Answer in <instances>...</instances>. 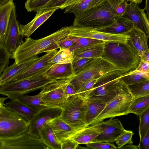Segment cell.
Wrapping results in <instances>:
<instances>
[{"label":"cell","mask_w":149,"mask_h":149,"mask_svg":"<svg viewBox=\"0 0 149 149\" xmlns=\"http://www.w3.org/2000/svg\"><path fill=\"white\" fill-rule=\"evenodd\" d=\"M60 116L49 121L47 124L58 139L62 142L70 138L78 131L64 121Z\"/></svg>","instance_id":"20"},{"label":"cell","mask_w":149,"mask_h":149,"mask_svg":"<svg viewBox=\"0 0 149 149\" xmlns=\"http://www.w3.org/2000/svg\"><path fill=\"white\" fill-rule=\"evenodd\" d=\"M57 52V50L55 49L46 52V53L45 55L40 57L38 59L23 72L15 76L11 81L32 76L45 68L52 65L53 64L48 63V61L55 55Z\"/></svg>","instance_id":"18"},{"label":"cell","mask_w":149,"mask_h":149,"mask_svg":"<svg viewBox=\"0 0 149 149\" xmlns=\"http://www.w3.org/2000/svg\"><path fill=\"white\" fill-rule=\"evenodd\" d=\"M17 99L20 101L39 110L45 107L43 105L38 94L32 96L24 95Z\"/></svg>","instance_id":"36"},{"label":"cell","mask_w":149,"mask_h":149,"mask_svg":"<svg viewBox=\"0 0 149 149\" xmlns=\"http://www.w3.org/2000/svg\"><path fill=\"white\" fill-rule=\"evenodd\" d=\"M105 0H95L93 7L100 4Z\"/></svg>","instance_id":"57"},{"label":"cell","mask_w":149,"mask_h":149,"mask_svg":"<svg viewBox=\"0 0 149 149\" xmlns=\"http://www.w3.org/2000/svg\"><path fill=\"white\" fill-rule=\"evenodd\" d=\"M21 36L15 6L10 15L3 46L10 56L22 42Z\"/></svg>","instance_id":"14"},{"label":"cell","mask_w":149,"mask_h":149,"mask_svg":"<svg viewBox=\"0 0 149 149\" xmlns=\"http://www.w3.org/2000/svg\"><path fill=\"white\" fill-rule=\"evenodd\" d=\"M139 131L140 139L149 129V107L139 116Z\"/></svg>","instance_id":"40"},{"label":"cell","mask_w":149,"mask_h":149,"mask_svg":"<svg viewBox=\"0 0 149 149\" xmlns=\"http://www.w3.org/2000/svg\"><path fill=\"white\" fill-rule=\"evenodd\" d=\"M70 33L69 26L63 27L44 38L34 40L27 38L22 41L16 51L10 56L18 64L37 56L49 46L62 39Z\"/></svg>","instance_id":"2"},{"label":"cell","mask_w":149,"mask_h":149,"mask_svg":"<svg viewBox=\"0 0 149 149\" xmlns=\"http://www.w3.org/2000/svg\"><path fill=\"white\" fill-rule=\"evenodd\" d=\"M74 59V52L69 49H60L48 63L52 64L71 63Z\"/></svg>","instance_id":"32"},{"label":"cell","mask_w":149,"mask_h":149,"mask_svg":"<svg viewBox=\"0 0 149 149\" xmlns=\"http://www.w3.org/2000/svg\"><path fill=\"white\" fill-rule=\"evenodd\" d=\"M81 0H67L65 4L60 8L63 10L66 7L71 6L78 3Z\"/></svg>","instance_id":"51"},{"label":"cell","mask_w":149,"mask_h":149,"mask_svg":"<svg viewBox=\"0 0 149 149\" xmlns=\"http://www.w3.org/2000/svg\"><path fill=\"white\" fill-rule=\"evenodd\" d=\"M70 79H57L42 88L38 94L45 107L62 108L68 98L65 88Z\"/></svg>","instance_id":"9"},{"label":"cell","mask_w":149,"mask_h":149,"mask_svg":"<svg viewBox=\"0 0 149 149\" xmlns=\"http://www.w3.org/2000/svg\"><path fill=\"white\" fill-rule=\"evenodd\" d=\"M134 98L149 95V80L127 86Z\"/></svg>","instance_id":"33"},{"label":"cell","mask_w":149,"mask_h":149,"mask_svg":"<svg viewBox=\"0 0 149 149\" xmlns=\"http://www.w3.org/2000/svg\"><path fill=\"white\" fill-rule=\"evenodd\" d=\"M86 148L113 149L118 148L113 143L105 142H94L85 144Z\"/></svg>","instance_id":"45"},{"label":"cell","mask_w":149,"mask_h":149,"mask_svg":"<svg viewBox=\"0 0 149 149\" xmlns=\"http://www.w3.org/2000/svg\"><path fill=\"white\" fill-rule=\"evenodd\" d=\"M39 139L47 149H61V142L48 124L40 133Z\"/></svg>","instance_id":"29"},{"label":"cell","mask_w":149,"mask_h":149,"mask_svg":"<svg viewBox=\"0 0 149 149\" xmlns=\"http://www.w3.org/2000/svg\"><path fill=\"white\" fill-rule=\"evenodd\" d=\"M86 102V123L89 126L91 122L102 112L107 103L101 101L88 98Z\"/></svg>","instance_id":"28"},{"label":"cell","mask_w":149,"mask_h":149,"mask_svg":"<svg viewBox=\"0 0 149 149\" xmlns=\"http://www.w3.org/2000/svg\"><path fill=\"white\" fill-rule=\"evenodd\" d=\"M116 70H118L115 67L101 57L95 58L84 70L71 78L70 83L74 86L77 90L82 84L97 79L108 72Z\"/></svg>","instance_id":"10"},{"label":"cell","mask_w":149,"mask_h":149,"mask_svg":"<svg viewBox=\"0 0 149 149\" xmlns=\"http://www.w3.org/2000/svg\"><path fill=\"white\" fill-rule=\"evenodd\" d=\"M52 0H27L25 3V8L29 12H36L43 8Z\"/></svg>","instance_id":"39"},{"label":"cell","mask_w":149,"mask_h":149,"mask_svg":"<svg viewBox=\"0 0 149 149\" xmlns=\"http://www.w3.org/2000/svg\"><path fill=\"white\" fill-rule=\"evenodd\" d=\"M144 10V9H141L139 7L138 4L131 2L128 3L126 10L123 16L133 22L134 26L138 27L149 36V17Z\"/></svg>","instance_id":"16"},{"label":"cell","mask_w":149,"mask_h":149,"mask_svg":"<svg viewBox=\"0 0 149 149\" xmlns=\"http://www.w3.org/2000/svg\"><path fill=\"white\" fill-rule=\"evenodd\" d=\"M8 98L7 97H0V107L3 106L4 105V102Z\"/></svg>","instance_id":"55"},{"label":"cell","mask_w":149,"mask_h":149,"mask_svg":"<svg viewBox=\"0 0 149 149\" xmlns=\"http://www.w3.org/2000/svg\"><path fill=\"white\" fill-rule=\"evenodd\" d=\"M65 92L68 97L77 94V91L75 88L70 83V81L66 86Z\"/></svg>","instance_id":"50"},{"label":"cell","mask_w":149,"mask_h":149,"mask_svg":"<svg viewBox=\"0 0 149 149\" xmlns=\"http://www.w3.org/2000/svg\"><path fill=\"white\" fill-rule=\"evenodd\" d=\"M120 16L106 1L75 17L72 26L96 29L107 26Z\"/></svg>","instance_id":"4"},{"label":"cell","mask_w":149,"mask_h":149,"mask_svg":"<svg viewBox=\"0 0 149 149\" xmlns=\"http://www.w3.org/2000/svg\"><path fill=\"white\" fill-rule=\"evenodd\" d=\"M129 36L127 42L136 49L140 56L144 52L149 51L148 45L149 36L136 26L127 34Z\"/></svg>","instance_id":"21"},{"label":"cell","mask_w":149,"mask_h":149,"mask_svg":"<svg viewBox=\"0 0 149 149\" xmlns=\"http://www.w3.org/2000/svg\"><path fill=\"white\" fill-rule=\"evenodd\" d=\"M10 55L3 46H0V76L8 66Z\"/></svg>","instance_id":"44"},{"label":"cell","mask_w":149,"mask_h":149,"mask_svg":"<svg viewBox=\"0 0 149 149\" xmlns=\"http://www.w3.org/2000/svg\"><path fill=\"white\" fill-rule=\"evenodd\" d=\"M62 119L79 131L87 126L86 123V102L77 94L68 97L61 108Z\"/></svg>","instance_id":"6"},{"label":"cell","mask_w":149,"mask_h":149,"mask_svg":"<svg viewBox=\"0 0 149 149\" xmlns=\"http://www.w3.org/2000/svg\"><path fill=\"white\" fill-rule=\"evenodd\" d=\"M15 6L13 1H10L0 7V46H3L10 15Z\"/></svg>","instance_id":"27"},{"label":"cell","mask_w":149,"mask_h":149,"mask_svg":"<svg viewBox=\"0 0 149 149\" xmlns=\"http://www.w3.org/2000/svg\"><path fill=\"white\" fill-rule=\"evenodd\" d=\"M95 0H81L78 3L65 8V13H73L77 17L81 13L93 7Z\"/></svg>","instance_id":"34"},{"label":"cell","mask_w":149,"mask_h":149,"mask_svg":"<svg viewBox=\"0 0 149 149\" xmlns=\"http://www.w3.org/2000/svg\"><path fill=\"white\" fill-rule=\"evenodd\" d=\"M99 123L101 132L93 142L113 143L124 129L123 124L118 119L111 118L108 120Z\"/></svg>","instance_id":"15"},{"label":"cell","mask_w":149,"mask_h":149,"mask_svg":"<svg viewBox=\"0 0 149 149\" xmlns=\"http://www.w3.org/2000/svg\"><path fill=\"white\" fill-rule=\"evenodd\" d=\"M62 109L59 108L45 107L39 110L29 121L27 132L31 136L39 138V133L51 120L60 116Z\"/></svg>","instance_id":"12"},{"label":"cell","mask_w":149,"mask_h":149,"mask_svg":"<svg viewBox=\"0 0 149 149\" xmlns=\"http://www.w3.org/2000/svg\"><path fill=\"white\" fill-rule=\"evenodd\" d=\"M134 134L132 131L124 129L115 141L118 148H120L127 144H132V138Z\"/></svg>","instance_id":"38"},{"label":"cell","mask_w":149,"mask_h":149,"mask_svg":"<svg viewBox=\"0 0 149 149\" xmlns=\"http://www.w3.org/2000/svg\"><path fill=\"white\" fill-rule=\"evenodd\" d=\"M140 57L141 60L149 63V51L144 52Z\"/></svg>","instance_id":"52"},{"label":"cell","mask_w":149,"mask_h":149,"mask_svg":"<svg viewBox=\"0 0 149 149\" xmlns=\"http://www.w3.org/2000/svg\"><path fill=\"white\" fill-rule=\"evenodd\" d=\"M134 27V22L123 16L117 18L111 24L105 27L95 29L102 32L114 34H127Z\"/></svg>","instance_id":"22"},{"label":"cell","mask_w":149,"mask_h":149,"mask_svg":"<svg viewBox=\"0 0 149 149\" xmlns=\"http://www.w3.org/2000/svg\"><path fill=\"white\" fill-rule=\"evenodd\" d=\"M115 89L116 94L114 98L107 103L102 112L90 125L98 123L106 118L129 114L128 110L134 98L127 86L120 78L115 84Z\"/></svg>","instance_id":"5"},{"label":"cell","mask_w":149,"mask_h":149,"mask_svg":"<svg viewBox=\"0 0 149 149\" xmlns=\"http://www.w3.org/2000/svg\"><path fill=\"white\" fill-rule=\"evenodd\" d=\"M69 35L78 37L85 38L102 40L126 42L129 36L127 34H114L106 33L90 28L75 26H69Z\"/></svg>","instance_id":"13"},{"label":"cell","mask_w":149,"mask_h":149,"mask_svg":"<svg viewBox=\"0 0 149 149\" xmlns=\"http://www.w3.org/2000/svg\"><path fill=\"white\" fill-rule=\"evenodd\" d=\"M13 0H0V7L10 1H13Z\"/></svg>","instance_id":"56"},{"label":"cell","mask_w":149,"mask_h":149,"mask_svg":"<svg viewBox=\"0 0 149 149\" xmlns=\"http://www.w3.org/2000/svg\"><path fill=\"white\" fill-rule=\"evenodd\" d=\"M142 0H125L127 2L129 1L130 2H134L137 3L138 4L140 3L142 1Z\"/></svg>","instance_id":"58"},{"label":"cell","mask_w":149,"mask_h":149,"mask_svg":"<svg viewBox=\"0 0 149 149\" xmlns=\"http://www.w3.org/2000/svg\"><path fill=\"white\" fill-rule=\"evenodd\" d=\"M39 57L37 56L19 64L14 63L7 66L0 76V86L11 81L15 76L23 72Z\"/></svg>","instance_id":"19"},{"label":"cell","mask_w":149,"mask_h":149,"mask_svg":"<svg viewBox=\"0 0 149 149\" xmlns=\"http://www.w3.org/2000/svg\"><path fill=\"white\" fill-rule=\"evenodd\" d=\"M91 58H81L74 59L71 63L72 68L74 74L84 70L93 59Z\"/></svg>","instance_id":"42"},{"label":"cell","mask_w":149,"mask_h":149,"mask_svg":"<svg viewBox=\"0 0 149 149\" xmlns=\"http://www.w3.org/2000/svg\"><path fill=\"white\" fill-rule=\"evenodd\" d=\"M0 149H47L39 138L26 132L8 138H0Z\"/></svg>","instance_id":"11"},{"label":"cell","mask_w":149,"mask_h":149,"mask_svg":"<svg viewBox=\"0 0 149 149\" xmlns=\"http://www.w3.org/2000/svg\"><path fill=\"white\" fill-rule=\"evenodd\" d=\"M135 71L146 73H149V63L141 60L140 62Z\"/></svg>","instance_id":"49"},{"label":"cell","mask_w":149,"mask_h":149,"mask_svg":"<svg viewBox=\"0 0 149 149\" xmlns=\"http://www.w3.org/2000/svg\"><path fill=\"white\" fill-rule=\"evenodd\" d=\"M81 129L69 138L79 144H86L93 142L101 132L99 123Z\"/></svg>","instance_id":"23"},{"label":"cell","mask_w":149,"mask_h":149,"mask_svg":"<svg viewBox=\"0 0 149 149\" xmlns=\"http://www.w3.org/2000/svg\"><path fill=\"white\" fill-rule=\"evenodd\" d=\"M8 109L29 121L39 110L19 100L12 99L4 105Z\"/></svg>","instance_id":"24"},{"label":"cell","mask_w":149,"mask_h":149,"mask_svg":"<svg viewBox=\"0 0 149 149\" xmlns=\"http://www.w3.org/2000/svg\"><path fill=\"white\" fill-rule=\"evenodd\" d=\"M104 41L89 38L79 37L77 42L69 49L71 51H73L79 48L92 44L101 43Z\"/></svg>","instance_id":"43"},{"label":"cell","mask_w":149,"mask_h":149,"mask_svg":"<svg viewBox=\"0 0 149 149\" xmlns=\"http://www.w3.org/2000/svg\"><path fill=\"white\" fill-rule=\"evenodd\" d=\"M79 37L68 35L67 37L49 46L44 50L42 52L56 49H69L79 39Z\"/></svg>","instance_id":"35"},{"label":"cell","mask_w":149,"mask_h":149,"mask_svg":"<svg viewBox=\"0 0 149 149\" xmlns=\"http://www.w3.org/2000/svg\"><path fill=\"white\" fill-rule=\"evenodd\" d=\"M144 10H146L147 12V15L149 17V0H146L145 2V6L144 9Z\"/></svg>","instance_id":"54"},{"label":"cell","mask_w":149,"mask_h":149,"mask_svg":"<svg viewBox=\"0 0 149 149\" xmlns=\"http://www.w3.org/2000/svg\"><path fill=\"white\" fill-rule=\"evenodd\" d=\"M52 65L32 76L1 86L0 94L7 96L10 100L15 99L42 88L47 84L57 80L47 77L46 74L47 72Z\"/></svg>","instance_id":"3"},{"label":"cell","mask_w":149,"mask_h":149,"mask_svg":"<svg viewBox=\"0 0 149 149\" xmlns=\"http://www.w3.org/2000/svg\"><path fill=\"white\" fill-rule=\"evenodd\" d=\"M67 0H52L46 5L43 8L60 9Z\"/></svg>","instance_id":"48"},{"label":"cell","mask_w":149,"mask_h":149,"mask_svg":"<svg viewBox=\"0 0 149 149\" xmlns=\"http://www.w3.org/2000/svg\"><path fill=\"white\" fill-rule=\"evenodd\" d=\"M29 121L7 108L0 107V138L15 136L27 132Z\"/></svg>","instance_id":"8"},{"label":"cell","mask_w":149,"mask_h":149,"mask_svg":"<svg viewBox=\"0 0 149 149\" xmlns=\"http://www.w3.org/2000/svg\"><path fill=\"white\" fill-rule=\"evenodd\" d=\"M138 149H149V129L140 139Z\"/></svg>","instance_id":"46"},{"label":"cell","mask_w":149,"mask_h":149,"mask_svg":"<svg viewBox=\"0 0 149 149\" xmlns=\"http://www.w3.org/2000/svg\"><path fill=\"white\" fill-rule=\"evenodd\" d=\"M109 4L116 14L123 16L124 13L128 3L125 0H105Z\"/></svg>","instance_id":"41"},{"label":"cell","mask_w":149,"mask_h":149,"mask_svg":"<svg viewBox=\"0 0 149 149\" xmlns=\"http://www.w3.org/2000/svg\"><path fill=\"white\" fill-rule=\"evenodd\" d=\"M120 148L138 149V146L133 145L132 144H127L122 147Z\"/></svg>","instance_id":"53"},{"label":"cell","mask_w":149,"mask_h":149,"mask_svg":"<svg viewBox=\"0 0 149 149\" xmlns=\"http://www.w3.org/2000/svg\"><path fill=\"white\" fill-rule=\"evenodd\" d=\"M149 107V95L134 98L130 105L128 113L140 116Z\"/></svg>","instance_id":"30"},{"label":"cell","mask_w":149,"mask_h":149,"mask_svg":"<svg viewBox=\"0 0 149 149\" xmlns=\"http://www.w3.org/2000/svg\"><path fill=\"white\" fill-rule=\"evenodd\" d=\"M101 57L124 73L135 70L141 61L137 51L127 41H104Z\"/></svg>","instance_id":"1"},{"label":"cell","mask_w":149,"mask_h":149,"mask_svg":"<svg viewBox=\"0 0 149 149\" xmlns=\"http://www.w3.org/2000/svg\"><path fill=\"white\" fill-rule=\"evenodd\" d=\"M125 74L116 70L102 75L97 79L88 98L108 103L115 96V84Z\"/></svg>","instance_id":"7"},{"label":"cell","mask_w":149,"mask_h":149,"mask_svg":"<svg viewBox=\"0 0 149 149\" xmlns=\"http://www.w3.org/2000/svg\"><path fill=\"white\" fill-rule=\"evenodd\" d=\"M56 8H43L36 12L33 19L25 25L20 24V33L22 37L29 38L57 10Z\"/></svg>","instance_id":"17"},{"label":"cell","mask_w":149,"mask_h":149,"mask_svg":"<svg viewBox=\"0 0 149 149\" xmlns=\"http://www.w3.org/2000/svg\"><path fill=\"white\" fill-rule=\"evenodd\" d=\"M46 74L47 77L56 80L70 79L75 75L71 63L53 64L47 71Z\"/></svg>","instance_id":"26"},{"label":"cell","mask_w":149,"mask_h":149,"mask_svg":"<svg viewBox=\"0 0 149 149\" xmlns=\"http://www.w3.org/2000/svg\"><path fill=\"white\" fill-rule=\"evenodd\" d=\"M120 79L128 86L139 82L149 80V73L134 70L124 74Z\"/></svg>","instance_id":"31"},{"label":"cell","mask_w":149,"mask_h":149,"mask_svg":"<svg viewBox=\"0 0 149 149\" xmlns=\"http://www.w3.org/2000/svg\"><path fill=\"white\" fill-rule=\"evenodd\" d=\"M97 79H92L81 84L77 88V94L83 99H87Z\"/></svg>","instance_id":"37"},{"label":"cell","mask_w":149,"mask_h":149,"mask_svg":"<svg viewBox=\"0 0 149 149\" xmlns=\"http://www.w3.org/2000/svg\"><path fill=\"white\" fill-rule=\"evenodd\" d=\"M104 43V42L92 44L75 50L73 51L74 59L81 58H95L101 57Z\"/></svg>","instance_id":"25"},{"label":"cell","mask_w":149,"mask_h":149,"mask_svg":"<svg viewBox=\"0 0 149 149\" xmlns=\"http://www.w3.org/2000/svg\"><path fill=\"white\" fill-rule=\"evenodd\" d=\"M79 146V144L70 138L66 139L61 142V149H76Z\"/></svg>","instance_id":"47"}]
</instances>
